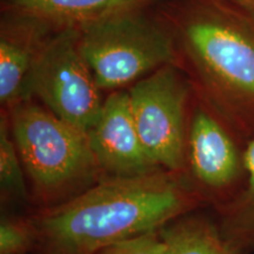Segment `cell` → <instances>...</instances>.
<instances>
[{
	"mask_svg": "<svg viewBox=\"0 0 254 254\" xmlns=\"http://www.w3.org/2000/svg\"><path fill=\"white\" fill-rule=\"evenodd\" d=\"M232 1H234L236 4L254 14V0H232Z\"/></svg>",
	"mask_w": 254,
	"mask_h": 254,
	"instance_id": "cell-16",
	"label": "cell"
},
{
	"mask_svg": "<svg viewBox=\"0 0 254 254\" xmlns=\"http://www.w3.org/2000/svg\"><path fill=\"white\" fill-rule=\"evenodd\" d=\"M160 233L170 254H251L225 236L218 220L201 215L186 217Z\"/></svg>",
	"mask_w": 254,
	"mask_h": 254,
	"instance_id": "cell-10",
	"label": "cell"
},
{
	"mask_svg": "<svg viewBox=\"0 0 254 254\" xmlns=\"http://www.w3.org/2000/svg\"><path fill=\"white\" fill-rule=\"evenodd\" d=\"M12 134L41 200L57 199L103 178L87 133L27 100L11 107Z\"/></svg>",
	"mask_w": 254,
	"mask_h": 254,
	"instance_id": "cell-2",
	"label": "cell"
},
{
	"mask_svg": "<svg viewBox=\"0 0 254 254\" xmlns=\"http://www.w3.org/2000/svg\"><path fill=\"white\" fill-rule=\"evenodd\" d=\"M204 202L182 173L159 168L103 177L31 221L43 254H94L117 241L161 230Z\"/></svg>",
	"mask_w": 254,
	"mask_h": 254,
	"instance_id": "cell-1",
	"label": "cell"
},
{
	"mask_svg": "<svg viewBox=\"0 0 254 254\" xmlns=\"http://www.w3.org/2000/svg\"><path fill=\"white\" fill-rule=\"evenodd\" d=\"M37 243L31 220L2 219L0 225V254H26Z\"/></svg>",
	"mask_w": 254,
	"mask_h": 254,
	"instance_id": "cell-14",
	"label": "cell"
},
{
	"mask_svg": "<svg viewBox=\"0 0 254 254\" xmlns=\"http://www.w3.org/2000/svg\"><path fill=\"white\" fill-rule=\"evenodd\" d=\"M150 0H11L25 14L81 28L123 12L135 11Z\"/></svg>",
	"mask_w": 254,
	"mask_h": 254,
	"instance_id": "cell-9",
	"label": "cell"
},
{
	"mask_svg": "<svg viewBox=\"0 0 254 254\" xmlns=\"http://www.w3.org/2000/svg\"><path fill=\"white\" fill-rule=\"evenodd\" d=\"M129 105L142 145L158 166L182 173L185 164L187 88L171 65L133 85Z\"/></svg>",
	"mask_w": 254,
	"mask_h": 254,
	"instance_id": "cell-6",
	"label": "cell"
},
{
	"mask_svg": "<svg viewBox=\"0 0 254 254\" xmlns=\"http://www.w3.org/2000/svg\"><path fill=\"white\" fill-rule=\"evenodd\" d=\"M94 254H170L160 230L117 241Z\"/></svg>",
	"mask_w": 254,
	"mask_h": 254,
	"instance_id": "cell-15",
	"label": "cell"
},
{
	"mask_svg": "<svg viewBox=\"0 0 254 254\" xmlns=\"http://www.w3.org/2000/svg\"><path fill=\"white\" fill-rule=\"evenodd\" d=\"M87 136L104 177L136 176L161 168L142 145L133 120L128 92H113L106 98Z\"/></svg>",
	"mask_w": 254,
	"mask_h": 254,
	"instance_id": "cell-8",
	"label": "cell"
},
{
	"mask_svg": "<svg viewBox=\"0 0 254 254\" xmlns=\"http://www.w3.org/2000/svg\"><path fill=\"white\" fill-rule=\"evenodd\" d=\"M244 150L220 119L207 110L195 111L187 134L190 170L195 189L218 214L245 187Z\"/></svg>",
	"mask_w": 254,
	"mask_h": 254,
	"instance_id": "cell-7",
	"label": "cell"
},
{
	"mask_svg": "<svg viewBox=\"0 0 254 254\" xmlns=\"http://www.w3.org/2000/svg\"><path fill=\"white\" fill-rule=\"evenodd\" d=\"M23 163L12 134L9 117L1 114L0 120V184L6 195L13 198H25Z\"/></svg>",
	"mask_w": 254,
	"mask_h": 254,
	"instance_id": "cell-13",
	"label": "cell"
},
{
	"mask_svg": "<svg viewBox=\"0 0 254 254\" xmlns=\"http://www.w3.org/2000/svg\"><path fill=\"white\" fill-rule=\"evenodd\" d=\"M244 164L245 187L236 201L218 214V221L225 236L251 253L254 251V138L245 145Z\"/></svg>",
	"mask_w": 254,
	"mask_h": 254,
	"instance_id": "cell-12",
	"label": "cell"
},
{
	"mask_svg": "<svg viewBox=\"0 0 254 254\" xmlns=\"http://www.w3.org/2000/svg\"><path fill=\"white\" fill-rule=\"evenodd\" d=\"M185 34L196 60L224 92L233 118L254 128V38L218 17L192 19Z\"/></svg>",
	"mask_w": 254,
	"mask_h": 254,
	"instance_id": "cell-5",
	"label": "cell"
},
{
	"mask_svg": "<svg viewBox=\"0 0 254 254\" xmlns=\"http://www.w3.org/2000/svg\"><path fill=\"white\" fill-rule=\"evenodd\" d=\"M79 38V28L66 27L38 51L25 100L34 95L58 118L87 133L99 118L104 101Z\"/></svg>",
	"mask_w": 254,
	"mask_h": 254,
	"instance_id": "cell-4",
	"label": "cell"
},
{
	"mask_svg": "<svg viewBox=\"0 0 254 254\" xmlns=\"http://www.w3.org/2000/svg\"><path fill=\"white\" fill-rule=\"evenodd\" d=\"M37 53L27 40L2 30L0 39V101L14 106L25 101L28 77Z\"/></svg>",
	"mask_w": 254,
	"mask_h": 254,
	"instance_id": "cell-11",
	"label": "cell"
},
{
	"mask_svg": "<svg viewBox=\"0 0 254 254\" xmlns=\"http://www.w3.org/2000/svg\"><path fill=\"white\" fill-rule=\"evenodd\" d=\"M82 57L100 90H117L174 58L168 34L136 11L111 15L79 28Z\"/></svg>",
	"mask_w": 254,
	"mask_h": 254,
	"instance_id": "cell-3",
	"label": "cell"
}]
</instances>
